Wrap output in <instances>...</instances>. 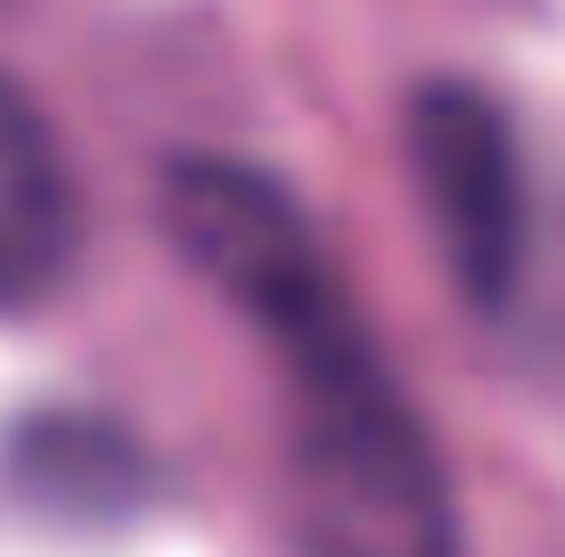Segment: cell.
<instances>
[{
  "label": "cell",
  "mask_w": 565,
  "mask_h": 557,
  "mask_svg": "<svg viewBox=\"0 0 565 557\" xmlns=\"http://www.w3.org/2000/svg\"><path fill=\"white\" fill-rule=\"evenodd\" d=\"M164 229L279 369L287 501L311 557H459L443 451L303 205L270 172L189 157L164 181Z\"/></svg>",
  "instance_id": "obj_1"
},
{
  "label": "cell",
  "mask_w": 565,
  "mask_h": 557,
  "mask_svg": "<svg viewBox=\"0 0 565 557\" xmlns=\"http://www.w3.org/2000/svg\"><path fill=\"white\" fill-rule=\"evenodd\" d=\"M74 246H83L74 172L57 157L42 107L0 74V312L42 303L74 271Z\"/></svg>",
  "instance_id": "obj_3"
},
{
  "label": "cell",
  "mask_w": 565,
  "mask_h": 557,
  "mask_svg": "<svg viewBox=\"0 0 565 557\" xmlns=\"http://www.w3.org/2000/svg\"><path fill=\"white\" fill-rule=\"evenodd\" d=\"M411 172H418V197L426 222L443 238V263L483 312L524 287V255H533V229H524V164L516 140L500 124L492 99L476 90H426L411 107Z\"/></svg>",
  "instance_id": "obj_2"
}]
</instances>
